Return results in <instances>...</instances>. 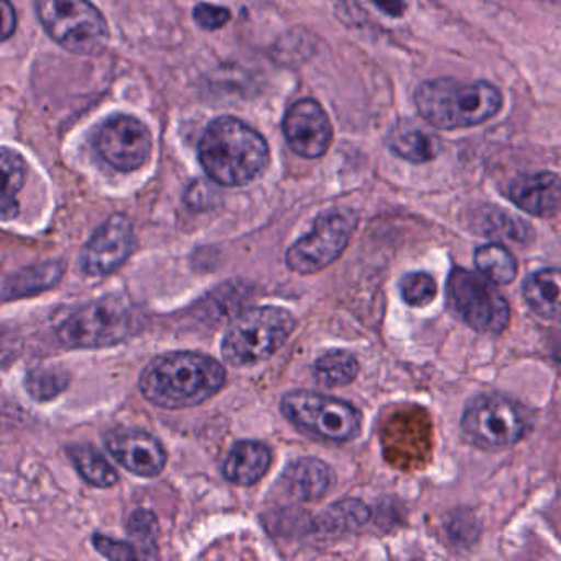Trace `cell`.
<instances>
[{"label": "cell", "instance_id": "5b68a950", "mask_svg": "<svg viewBox=\"0 0 561 561\" xmlns=\"http://www.w3.org/2000/svg\"><path fill=\"white\" fill-rule=\"evenodd\" d=\"M297 327L290 311L280 307H257L236 318L222 337L226 363L236 367L255 366L274 356Z\"/></svg>", "mask_w": 561, "mask_h": 561}, {"label": "cell", "instance_id": "836d02e7", "mask_svg": "<svg viewBox=\"0 0 561 561\" xmlns=\"http://www.w3.org/2000/svg\"><path fill=\"white\" fill-rule=\"evenodd\" d=\"M557 359H558V363L561 364V346L558 347V351H557Z\"/></svg>", "mask_w": 561, "mask_h": 561}, {"label": "cell", "instance_id": "ffe728a7", "mask_svg": "<svg viewBox=\"0 0 561 561\" xmlns=\"http://www.w3.org/2000/svg\"><path fill=\"white\" fill-rule=\"evenodd\" d=\"M524 295L535 313L547 320H561V271L535 272L525 280Z\"/></svg>", "mask_w": 561, "mask_h": 561}, {"label": "cell", "instance_id": "6da1fadb", "mask_svg": "<svg viewBox=\"0 0 561 561\" xmlns=\"http://www.w3.org/2000/svg\"><path fill=\"white\" fill-rule=\"evenodd\" d=\"M226 383L221 363L193 351L156 357L140 374L139 389L153 405L186 409L211 399Z\"/></svg>", "mask_w": 561, "mask_h": 561}, {"label": "cell", "instance_id": "ba28073f", "mask_svg": "<svg viewBox=\"0 0 561 561\" xmlns=\"http://www.w3.org/2000/svg\"><path fill=\"white\" fill-rule=\"evenodd\" d=\"M446 301L459 320L481 333H502L511 320L504 297L481 275L466 268H453L446 282Z\"/></svg>", "mask_w": 561, "mask_h": 561}, {"label": "cell", "instance_id": "484cf974", "mask_svg": "<svg viewBox=\"0 0 561 561\" xmlns=\"http://www.w3.org/2000/svg\"><path fill=\"white\" fill-rule=\"evenodd\" d=\"M479 226L484 234L502 236L512 241L524 242L530 236V229L525 222L518 221L514 216L497 208L482 209L479 215Z\"/></svg>", "mask_w": 561, "mask_h": 561}, {"label": "cell", "instance_id": "44dd1931", "mask_svg": "<svg viewBox=\"0 0 561 561\" xmlns=\"http://www.w3.org/2000/svg\"><path fill=\"white\" fill-rule=\"evenodd\" d=\"M68 455H70L73 465L77 466L81 478L90 484L96 485V488H111L119 479L116 469L94 446L73 445L68 448Z\"/></svg>", "mask_w": 561, "mask_h": 561}, {"label": "cell", "instance_id": "8fae6325", "mask_svg": "<svg viewBox=\"0 0 561 561\" xmlns=\"http://www.w3.org/2000/svg\"><path fill=\"white\" fill-rule=\"evenodd\" d=\"M94 146L104 162L121 172H134L152 153V134L133 116L110 117L98 129Z\"/></svg>", "mask_w": 561, "mask_h": 561}, {"label": "cell", "instance_id": "4fadbf2b", "mask_svg": "<svg viewBox=\"0 0 561 561\" xmlns=\"http://www.w3.org/2000/svg\"><path fill=\"white\" fill-rule=\"evenodd\" d=\"M288 146L297 156L318 159L330 149L333 127L323 107L313 100L297 101L284 121Z\"/></svg>", "mask_w": 561, "mask_h": 561}, {"label": "cell", "instance_id": "9a60e30c", "mask_svg": "<svg viewBox=\"0 0 561 561\" xmlns=\"http://www.w3.org/2000/svg\"><path fill=\"white\" fill-rule=\"evenodd\" d=\"M508 198L528 215L551 218L561 209V180L551 172L517 176L508 186Z\"/></svg>", "mask_w": 561, "mask_h": 561}, {"label": "cell", "instance_id": "7c38bea8", "mask_svg": "<svg viewBox=\"0 0 561 561\" xmlns=\"http://www.w3.org/2000/svg\"><path fill=\"white\" fill-rule=\"evenodd\" d=\"M136 245L134 226L126 215H113L91 236L81 251L84 274L104 277L123 267Z\"/></svg>", "mask_w": 561, "mask_h": 561}, {"label": "cell", "instance_id": "f546056e", "mask_svg": "<svg viewBox=\"0 0 561 561\" xmlns=\"http://www.w3.org/2000/svg\"><path fill=\"white\" fill-rule=\"evenodd\" d=\"M193 15H195L196 24L205 28V31H219V28L225 27L229 19H231V12H229L228 9L219 8V5L205 4V2L196 5Z\"/></svg>", "mask_w": 561, "mask_h": 561}, {"label": "cell", "instance_id": "1f68e13d", "mask_svg": "<svg viewBox=\"0 0 561 561\" xmlns=\"http://www.w3.org/2000/svg\"><path fill=\"white\" fill-rule=\"evenodd\" d=\"M18 27V15L9 0H2V42H8Z\"/></svg>", "mask_w": 561, "mask_h": 561}, {"label": "cell", "instance_id": "e0dca14e", "mask_svg": "<svg viewBox=\"0 0 561 561\" xmlns=\"http://www.w3.org/2000/svg\"><path fill=\"white\" fill-rule=\"evenodd\" d=\"M272 465V453L261 442H238L226 456L222 474L232 484L252 485L267 474Z\"/></svg>", "mask_w": 561, "mask_h": 561}, {"label": "cell", "instance_id": "8992f818", "mask_svg": "<svg viewBox=\"0 0 561 561\" xmlns=\"http://www.w3.org/2000/svg\"><path fill=\"white\" fill-rule=\"evenodd\" d=\"M38 19L51 41L71 54H103L110 44V28L90 0H35Z\"/></svg>", "mask_w": 561, "mask_h": 561}, {"label": "cell", "instance_id": "7402d4cb", "mask_svg": "<svg viewBox=\"0 0 561 561\" xmlns=\"http://www.w3.org/2000/svg\"><path fill=\"white\" fill-rule=\"evenodd\" d=\"M314 379L324 387L347 386L359 374V363L350 351L334 350L313 364Z\"/></svg>", "mask_w": 561, "mask_h": 561}, {"label": "cell", "instance_id": "4dcf8cb0", "mask_svg": "<svg viewBox=\"0 0 561 561\" xmlns=\"http://www.w3.org/2000/svg\"><path fill=\"white\" fill-rule=\"evenodd\" d=\"M129 530L140 540H149L157 531V520L153 514L146 511H137L129 520Z\"/></svg>", "mask_w": 561, "mask_h": 561}, {"label": "cell", "instance_id": "9c48e42d", "mask_svg": "<svg viewBox=\"0 0 561 561\" xmlns=\"http://www.w3.org/2000/svg\"><path fill=\"white\" fill-rule=\"evenodd\" d=\"M461 426L469 442L485 451L511 448L520 442L527 430L520 409L499 396H481L471 400L466 407Z\"/></svg>", "mask_w": 561, "mask_h": 561}, {"label": "cell", "instance_id": "d6a6232c", "mask_svg": "<svg viewBox=\"0 0 561 561\" xmlns=\"http://www.w3.org/2000/svg\"><path fill=\"white\" fill-rule=\"evenodd\" d=\"M374 5L386 12L390 18H400L405 12V2L403 0H370Z\"/></svg>", "mask_w": 561, "mask_h": 561}, {"label": "cell", "instance_id": "f1b7e54d", "mask_svg": "<svg viewBox=\"0 0 561 561\" xmlns=\"http://www.w3.org/2000/svg\"><path fill=\"white\" fill-rule=\"evenodd\" d=\"M93 545L103 557L110 560H133V558H142L134 545L127 541L114 540V538L104 537V535H94Z\"/></svg>", "mask_w": 561, "mask_h": 561}, {"label": "cell", "instance_id": "cb8c5ba5", "mask_svg": "<svg viewBox=\"0 0 561 561\" xmlns=\"http://www.w3.org/2000/svg\"><path fill=\"white\" fill-rule=\"evenodd\" d=\"M0 167L4 172V190H2V219L11 221L19 215L18 193L21 192L25 183L24 159L21 153L4 147L0 156Z\"/></svg>", "mask_w": 561, "mask_h": 561}, {"label": "cell", "instance_id": "7a4b0ae2", "mask_svg": "<svg viewBox=\"0 0 561 561\" xmlns=\"http://www.w3.org/2000/svg\"><path fill=\"white\" fill-rule=\"evenodd\" d=\"M198 152L206 175L222 186L248 185L264 172L271 157L264 137L234 117L209 124Z\"/></svg>", "mask_w": 561, "mask_h": 561}, {"label": "cell", "instance_id": "2e32d148", "mask_svg": "<svg viewBox=\"0 0 561 561\" xmlns=\"http://www.w3.org/2000/svg\"><path fill=\"white\" fill-rule=\"evenodd\" d=\"M333 484V471L317 458L290 462L282 474V485L291 499L310 502L323 497Z\"/></svg>", "mask_w": 561, "mask_h": 561}, {"label": "cell", "instance_id": "3957f363", "mask_svg": "<svg viewBox=\"0 0 561 561\" xmlns=\"http://www.w3.org/2000/svg\"><path fill=\"white\" fill-rule=\"evenodd\" d=\"M413 100L420 116L439 130L481 126L497 116L504 104L499 88L485 81H425L416 88Z\"/></svg>", "mask_w": 561, "mask_h": 561}, {"label": "cell", "instance_id": "83f0119b", "mask_svg": "<svg viewBox=\"0 0 561 561\" xmlns=\"http://www.w3.org/2000/svg\"><path fill=\"white\" fill-rule=\"evenodd\" d=\"M400 294L410 307L422 308L432 304L438 295V285L425 272H410L400 282Z\"/></svg>", "mask_w": 561, "mask_h": 561}, {"label": "cell", "instance_id": "603a6c76", "mask_svg": "<svg viewBox=\"0 0 561 561\" xmlns=\"http://www.w3.org/2000/svg\"><path fill=\"white\" fill-rule=\"evenodd\" d=\"M474 264L492 284L507 285L517 277V261L504 245L488 244L476 251Z\"/></svg>", "mask_w": 561, "mask_h": 561}, {"label": "cell", "instance_id": "5bb4252c", "mask_svg": "<svg viewBox=\"0 0 561 561\" xmlns=\"http://www.w3.org/2000/svg\"><path fill=\"white\" fill-rule=\"evenodd\" d=\"M106 448L124 469L140 478H156L167 465L162 443L142 430H114L107 433Z\"/></svg>", "mask_w": 561, "mask_h": 561}, {"label": "cell", "instance_id": "4316f807", "mask_svg": "<svg viewBox=\"0 0 561 561\" xmlns=\"http://www.w3.org/2000/svg\"><path fill=\"white\" fill-rule=\"evenodd\" d=\"M25 387L35 400L47 402L67 389L68 376L57 367H38L28 374Z\"/></svg>", "mask_w": 561, "mask_h": 561}, {"label": "cell", "instance_id": "52a82bcc", "mask_svg": "<svg viewBox=\"0 0 561 561\" xmlns=\"http://www.w3.org/2000/svg\"><path fill=\"white\" fill-rule=\"evenodd\" d=\"M280 410L295 426L328 442H350L360 430V413L351 403L323 393L294 390L282 397Z\"/></svg>", "mask_w": 561, "mask_h": 561}, {"label": "cell", "instance_id": "d6986e66", "mask_svg": "<svg viewBox=\"0 0 561 561\" xmlns=\"http://www.w3.org/2000/svg\"><path fill=\"white\" fill-rule=\"evenodd\" d=\"M67 264L64 261H47L32 267L22 268L9 275L2 285L4 300L32 297L55 287L64 277Z\"/></svg>", "mask_w": 561, "mask_h": 561}, {"label": "cell", "instance_id": "d4e9b609", "mask_svg": "<svg viewBox=\"0 0 561 561\" xmlns=\"http://www.w3.org/2000/svg\"><path fill=\"white\" fill-rule=\"evenodd\" d=\"M369 518V508L356 499L336 502L328 507L317 518L314 527L327 534H341V531L356 530L360 525L366 524Z\"/></svg>", "mask_w": 561, "mask_h": 561}, {"label": "cell", "instance_id": "277c9868", "mask_svg": "<svg viewBox=\"0 0 561 561\" xmlns=\"http://www.w3.org/2000/svg\"><path fill=\"white\" fill-rule=\"evenodd\" d=\"M142 311L129 297L106 295L81 307L58 327L57 336L70 350H103L139 333Z\"/></svg>", "mask_w": 561, "mask_h": 561}, {"label": "cell", "instance_id": "ac0fdd59", "mask_svg": "<svg viewBox=\"0 0 561 561\" xmlns=\"http://www.w3.org/2000/svg\"><path fill=\"white\" fill-rule=\"evenodd\" d=\"M387 144L397 157L413 163L430 162L442 150L438 137L426 133L412 121L397 123L387 136Z\"/></svg>", "mask_w": 561, "mask_h": 561}, {"label": "cell", "instance_id": "30bf717a", "mask_svg": "<svg viewBox=\"0 0 561 561\" xmlns=\"http://www.w3.org/2000/svg\"><path fill=\"white\" fill-rule=\"evenodd\" d=\"M356 216L350 211H327L313 228L287 251L285 262L297 274H314L333 264L350 244Z\"/></svg>", "mask_w": 561, "mask_h": 561}]
</instances>
